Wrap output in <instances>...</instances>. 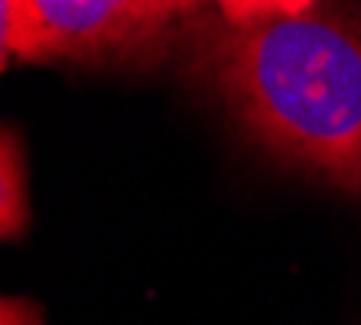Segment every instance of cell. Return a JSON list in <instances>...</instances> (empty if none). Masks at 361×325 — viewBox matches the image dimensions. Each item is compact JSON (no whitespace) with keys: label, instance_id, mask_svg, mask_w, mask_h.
Segmentation results:
<instances>
[{"label":"cell","instance_id":"1","mask_svg":"<svg viewBox=\"0 0 361 325\" xmlns=\"http://www.w3.org/2000/svg\"><path fill=\"white\" fill-rule=\"evenodd\" d=\"M169 56L257 147L361 195V0L231 20L185 13Z\"/></svg>","mask_w":361,"mask_h":325},{"label":"cell","instance_id":"2","mask_svg":"<svg viewBox=\"0 0 361 325\" xmlns=\"http://www.w3.org/2000/svg\"><path fill=\"white\" fill-rule=\"evenodd\" d=\"M49 59L150 66L169 52L176 23L199 10L189 0H26Z\"/></svg>","mask_w":361,"mask_h":325},{"label":"cell","instance_id":"3","mask_svg":"<svg viewBox=\"0 0 361 325\" xmlns=\"http://www.w3.org/2000/svg\"><path fill=\"white\" fill-rule=\"evenodd\" d=\"M26 153L13 127L0 134V234L17 241L30 231V189H26Z\"/></svg>","mask_w":361,"mask_h":325},{"label":"cell","instance_id":"4","mask_svg":"<svg viewBox=\"0 0 361 325\" xmlns=\"http://www.w3.org/2000/svg\"><path fill=\"white\" fill-rule=\"evenodd\" d=\"M0 52L4 68L13 62H46V36L26 0H0Z\"/></svg>","mask_w":361,"mask_h":325},{"label":"cell","instance_id":"5","mask_svg":"<svg viewBox=\"0 0 361 325\" xmlns=\"http://www.w3.org/2000/svg\"><path fill=\"white\" fill-rule=\"evenodd\" d=\"M195 7H215L231 20H261L270 13H300L316 0H189Z\"/></svg>","mask_w":361,"mask_h":325},{"label":"cell","instance_id":"6","mask_svg":"<svg viewBox=\"0 0 361 325\" xmlns=\"http://www.w3.org/2000/svg\"><path fill=\"white\" fill-rule=\"evenodd\" d=\"M0 325H46V322H42V312L36 302L7 296L0 302Z\"/></svg>","mask_w":361,"mask_h":325}]
</instances>
